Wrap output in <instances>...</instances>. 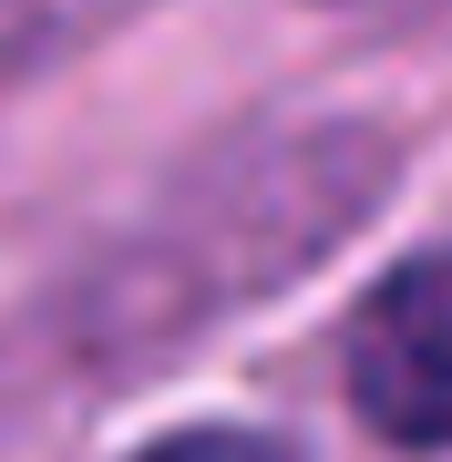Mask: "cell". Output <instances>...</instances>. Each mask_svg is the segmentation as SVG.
Wrapping results in <instances>:
<instances>
[{
  "mask_svg": "<svg viewBox=\"0 0 452 462\" xmlns=\"http://www.w3.org/2000/svg\"><path fill=\"white\" fill-rule=\"evenodd\" d=\"M124 462H299V452H288V442H268V431L196 421V431H175V442H154V452H124Z\"/></svg>",
  "mask_w": 452,
  "mask_h": 462,
  "instance_id": "7a4b0ae2",
  "label": "cell"
},
{
  "mask_svg": "<svg viewBox=\"0 0 452 462\" xmlns=\"http://www.w3.org/2000/svg\"><path fill=\"white\" fill-rule=\"evenodd\" d=\"M318 11H339V21H411V11H432V0H318Z\"/></svg>",
  "mask_w": 452,
  "mask_h": 462,
  "instance_id": "3957f363",
  "label": "cell"
},
{
  "mask_svg": "<svg viewBox=\"0 0 452 462\" xmlns=\"http://www.w3.org/2000/svg\"><path fill=\"white\" fill-rule=\"evenodd\" d=\"M350 401L381 442L452 452V247L411 257L350 319Z\"/></svg>",
  "mask_w": 452,
  "mask_h": 462,
  "instance_id": "6da1fadb",
  "label": "cell"
}]
</instances>
